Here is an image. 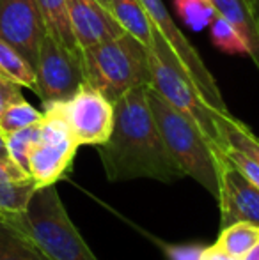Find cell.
<instances>
[{
	"label": "cell",
	"mask_w": 259,
	"mask_h": 260,
	"mask_svg": "<svg viewBox=\"0 0 259 260\" xmlns=\"http://www.w3.org/2000/svg\"><path fill=\"white\" fill-rule=\"evenodd\" d=\"M247 4H249L250 11L254 13V16H256L257 23H259V0H245Z\"/></svg>",
	"instance_id": "31"
},
{
	"label": "cell",
	"mask_w": 259,
	"mask_h": 260,
	"mask_svg": "<svg viewBox=\"0 0 259 260\" xmlns=\"http://www.w3.org/2000/svg\"><path fill=\"white\" fill-rule=\"evenodd\" d=\"M36 4H38L46 34H50L69 48L80 50L76 46V39L73 34L71 21H69L68 0H36Z\"/></svg>",
	"instance_id": "17"
},
{
	"label": "cell",
	"mask_w": 259,
	"mask_h": 260,
	"mask_svg": "<svg viewBox=\"0 0 259 260\" xmlns=\"http://www.w3.org/2000/svg\"><path fill=\"white\" fill-rule=\"evenodd\" d=\"M38 184L11 157L0 159V214L25 211Z\"/></svg>",
	"instance_id": "13"
},
{
	"label": "cell",
	"mask_w": 259,
	"mask_h": 260,
	"mask_svg": "<svg viewBox=\"0 0 259 260\" xmlns=\"http://www.w3.org/2000/svg\"><path fill=\"white\" fill-rule=\"evenodd\" d=\"M68 11L80 52L125 32L110 11L98 0H68Z\"/></svg>",
	"instance_id": "12"
},
{
	"label": "cell",
	"mask_w": 259,
	"mask_h": 260,
	"mask_svg": "<svg viewBox=\"0 0 259 260\" xmlns=\"http://www.w3.org/2000/svg\"><path fill=\"white\" fill-rule=\"evenodd\" d=\"M210 38L215 48L227 55H249V46L238 30L220 14H215L210 23Z\"/></svg>",
	"instance_id": "21"
},
{
	"label": "cell",
	"mask_w": 259,
	"mask_h": 260,
	"mask_svg": "<svg viewBox=\"0 0 259 260\" xmlns=\"http://www.w3.org/2000/svg\"><path fill=\"white\" fill-rule=\"evenodd\" d=\"M38 142H39V124L28 126L20 131H14L11 135H6L9 157L18 167L23 168L27 174H28V156H31L32 149H34V145Z\"/></svg>",
	"instance_id": "24"
},
{
	"label": "cell",
	"mask_w": 259,
	"mask_h": 260,
	"mask_svg": "<svg viewBox=\"0 0 259 260\" xmlns=\"http://www.w3.org/2000/svg\"><path fill=\"white\" fill-rule=\"evenodd\" d=\"M36 90L43 106L66 101L87 82L82 52L45 34L36 60Z\"/></svg>",
	"instance_id": "7"
},
{
	"label": "cell",
	"mask_w": 259,
	"mask_h": 260,
	"mask_svg": "<svg viewBox=\"0 0 259 260\" xmlns=\"http://www.w3.org/2000/svg\"><path fill=\"white\" fill-rule=\"evenodd\" d=\"M45 34L36 0H0V39L16 48L32 68Z\"/></svg>",
	"instance_id": "10"
},
{
	"label": "cell",
	"mask_w": 259,
	"mask_h": 260,
	"mask_svg": "<svg viewBox=\"0 0 259 260\" xmlns=\"http://www.w3.org/2000/svg\"><path fill=\"white\" fill-rule=\"evenodd\" d=\"M217 14L229 21L242 34L249 46V57L259 69V23L245 0H211Z\"/></svg>",
	"instance_id": "14"
},
{
	"label": "cell",
	"mask_w": 259,
	"mask_h": 260,
	"mask_svg": "<svg viewBox=\"0 0 259 260\" xmlns=\"http://www.w3.org/2000/svg\"><path fill=\"white\" fill-rule=\"evenodd\" d=\"M218 127H220V135L225 147L238 149L243 154L252 157L254 161L259 163V137L254 135V131L245 122H242L240 119L233 117L231 112H227L220 115Z\"/></svg>",
	"instance_id": "18"
},
{
	"label": "cell",
	"mask_w": 259,
	"mask_h": 260,
	"mask_svg": "<svg viewBox=\"0 0 259 260\" xmlns=\"http://www.w3.org/2000/svg\"><path fill=\"white\" fill-rule=\"evenodd\" d=\"M41 119H43V112L34 108L23 98V100L9 105L2 112V115H0V133L6 137V135H11L14 131H20L28 126L39 124Z\"/></svg>",
	"instance_id": "22"
},
{
	"label": "cell",
	"mask_w": 259,
	"mask_h": 260,
	"mask_svg": "<svg viewBox=\"0 0 259 260\" xmlns=\"http://www.w3.org/2000/svg\"><path fill=\"white\" fill-rule=\"evenodd\" d=\"M172 4L181 21L195 32L210 27L217 14L211 0H172Z\"/></svg>",
	"instance_id": "23"
},
{
	"label": "cell",
	"mask_w": 259,
	"mask_h": 260,
	"mask_svg": "<svg viewBox=\"0 0 259 260\" xmlns=\"http://www.w3.org/2000/svg\"><path fill=\"white\" fill-rule=\"evenodd\" d=\"M148 52L149 68H151L153 76V89L170 106H174L178 112L188 117L210 138L211 144L225 151L220 127H218V120L224 113L217 112L204 101V98L200 96L190 76L180 66L176 55L172 53V50L167 46V43L156 30L153 34V43L148 48Z\"/></svg>",
	"instance_id": "5"
},
{
	"label": "cell",
	"mask_w": 259,
	"mask_h": 260,
	"mask_svg": "<svg viewBox=\"0 0 259 260\" xmlns=\"http://www.w3.org/2000/svg\"><path fill=\"white\" fill-rule=\"evenodd\" d=\"M9 152H7V144H6V137L0 133V159H7Z\"/></svg>",
	"instance_id": "30"
},
{
	"label": "cell",
	"mask_w": 259,
	"mask_h": 260,
	"mask_svg": "<svg viewBox=\"0 0 259 260\" xmlns=\"http://www.w3.org/2000/svg\"><path fill=\"white\" fill-rule=\"evenodd\" d=\"M199 260H240V258L233 257V255L222 251L220 248H217L215 244H211V246L204 248V251H203V255H200Z\"/></svg>",
	"instance_id": "28"
},
{
	"label": "cell",
	"mask_w": 259,
	"mask_h": 260,
	"mask_svg": "<svg viewBox=\"0 0 259 260\" xmlns=\"http://www.w3.org/2000/svg\"><path fill=\"white\" fill-rule=\"evenodd\" d=\"M146 98L167 149L183 170L185 177L194 179L217 199L218 170L224 151L211 144L210 138L188 117L170 106L151 85L146 87Z\"/></svg>",
	"instance_id": "2"
},
{
	"label": "cell",
	"mask_w": 259,
	"mask_h": 260,
	"mask_svg": "<svg viewBox=\"0 0 259 260\" xmlns=\"http://www.w3.org/2000/svg\"><path fill=\"white\" fill-rule=\"evenodd\" d=\"M144 4L146 11H148L151 23L155 27V30L163 38V41L167 43L172 53L176 55L178 62L183 68V71L190 76V80L194 82L197 90L200 92V96L204 98L208 105L211 108H215L220 113H227L229 108L224 101L218 83L215 80V76L211 75V71L208 69V66L204 64L203 57L199 52L190 45L187 38L181 34V30L178 28V25L174 23L172 16H170L169 9L165 7L163 0H140Z\"/></svg>",
	"instance_id": "8"
},
{
	"label": "cell",
	"mask_w": 259,
	"mask_h": 260,
	"mask_svg": "<svg viewBox=\"0 0 259 260\" xmlns=\"http://www.w3.org/2000/svg\"><path fill=\"white\" fill-rule=\"evenodd\" d=\"M6 216L34 239L50 260H98L69 218L55 184L38 188L25 211Z\"/></svg>",
	"instance_id": "4"
},
{
	"label": "cell",
	"mask_w": 259,
	"mask_h": 260,
	"mask_svg": "<svg viewBox=\"0 0 259 260\" xmlns=\"http://www.w3.org/2000/svg\"><path fill=\"white\" fill-rule=\"evenodd\" d=\"M82 58L87 83L112 103L137 87L153 83L148 48L128 32L82 50Z\"/></svg>",
	"instance_id": "3"
},
{
	"label": "cell",
	"mask_w": 259,
	"mask_h": 260,
	"mask_svg": "<svg viewBox=\"0 0 259 260\" xmlns=\"http://www.w3.org/2000/svg\"><path fill=\"white\" fill-rule=\"evenodd\" d=\"M160 246L163 248L167 258L169 260H199L200 255L204 251V244L197 243H188V244H163L160 243Z\"/></svg>",
	"instance_id": "26"
},
{
	"label": "cell",
	"mask_w": 259,
	"mask_h": 260,
	"mask_svg": "<svg viewBox=\"0 0 259 260\" xmlns=\"http://www.w3.org/2000/svg\"><path fill=\"white\" fill-rule=\"evenodd\" d=\"M222 226L235 221H247L259 226V189L242 175V172L222 156L218 170V195Z\"/></svg>",
	"instance_id": "11"
},
{
	"label": "cell",
	"mask_w": 259,
	"mask_h": 260,
	"mask_svg": "<svg viewBox=\"0 0 259 260\" xmlns=\"http://www.w3.org/2000/svg\"><path fill=\"white\" fill-rule=\"evenodd\" d=\"M108 9L123 30L138 39L146 48L151 46L155 27L140 0H110Z\"/></svg>",
	"instance_id": "16"
},
{
	"label": "cell",
	"mask_w": 259,
	"mask_h": 260,
	"mask_svg": "<svg viewBox=\"0 0 259 260\" xmlns=\"http://www.w3.org/2000/svg\"><path fill=\"white\" fill-rule=\"evenodd\" d=\"M98 2H100L101 6H105L108 9V4H110V0H98ZM108 11H110V9H108Z\"/></svg>",
	"instance_id": "32"
},
{
	"label": "cell",
	"mask_w": 259,
	"mask_h": 260,
	"mask_svg": "<svg viewBox=\"0 0 259 260\" xmlns=\"http://www.w3.org/2000/svg\"><path fill=\"white\" fill-rule=\"evenodd\" d=\"M98 154L110 182L153 179L172 184L185 177L156 126L146 87L130 90L114 103V127Z\"/></svg>",
	"instance_id": "1"
},
{
	"label": "cell",
	"mask_w": 259,
	"mask_h": 260,
	"mask_svg": "<svg viewBox=\"0 0 259 260\" xmlns=\"http://www.w3.org/2000/svg\"><path fill=\"white\" fill-rule=\"evenodd\" d=\"M256 243H259V226L247 221H235L222 226L215 246L233 257L242 258Z\"/></svg>",
	"instance_id": "19"
},
{
	"label": "cell",
	"mask_w": 259,
	"mask_h": 260,
	"mask_svg": "<svg viewBox=\"0 0 259 260\" xmlns=\"http://www.w3.org/2000/svg\"><path fill=\"white\" fill-rule=\"evenodd\" d=\"M78 151L68 122L55 103L43 106V119L39 122V142L28 156V175L43 186L57 184L71 168Z\"/></svg>",
	"instance_id": "6"
},
{
	"label": "cell",
	"mask_w": 259,
	"mask_h": 260,
	"mask_svg": "<svg viewBox=\"0 0 259 260\" xmlns=\"http://www.w3.org/2000/svg\"><path fill=\"white\" fill-rule=\"evenodd\" d=\"M0 260H50L34 239L6 214H0Z\"/></svg>",
	"instance_id": "15"
},
{
	"label": "cell",
	"mask_w": 259,
	"mask_h": 260,
	"mask_svg": "<svg viewBox=\"0 0 259 260\" xmlns=\"http://www.w3.org/2000/svg\"><path fill=\"white\" fill-rule=\"evenodd\" d=\"M240 260H259V243L254 244V246L250 248V250L247 251V253L243 255Z\"/></svg>",
	"instance_id": "29"
},
{
	"label": "cell",
	"mask_w": 259,
	"mask_h": 260,
	"mask_svg": "<svg viewBox=\"0 0 259 260\" xmlns=\"http://www.w3.org/2000/svg\"><path fill=\"white\" fill-rule=\"evenodd\" d=\"M55 105L59 106L78 147H100L110 138L114 127V103L87 82L69 100Z\"/></svg>",
	"instance_id": "9"
},
{
	"label": "cell",
	"mask_w": 259,
	"mask_h": 260,
	"mask_svg": "<svg viewBox=\"0 0 259 260\" xmlns=\"http://www.w3.org/2000/svg\"><path fill=\"white\" fill-rule=\"evenodd\" d=\"M224 154L240 172H242L243 177L249 182H252L259 189V163L257 161H254L252 157H249L247 154H243L242 151L233 149V147H225Z\"/></svg>",
	"instance_id": "25"
},
{
	"label": "cell",
	"mask_w": 259,
	"mask_h": 260,
	"mask_svg": "<svg viewBox=\"0 0 259 260\" xmlns=\"http://www.w3.org/2000/svg\"><path fill=\"white\" fill-rule=\"evenodd\" d=\"M0 75L14 80L23 89L36 90V69L16 48L0 39Z\"/></svg>",
	"instance_id": "20"
},
{
	"label": "cell",
	"mask_w": 259,
	"mask_h": 260,
	"mask_svg": "<svg viewBox=\"0 0 259 260\" xmlns=\"http://www.w3.org/2000/svg\"><path fill=\"white\" fill-rule=\"evenodd\" d=\"M21 89H23V87H21L20 83H16L14 80L7 78V76L0 75V115H2V112L9 105L23 100Z\"/></svg>",
	"instance_id": "27"
}]
</instances>
